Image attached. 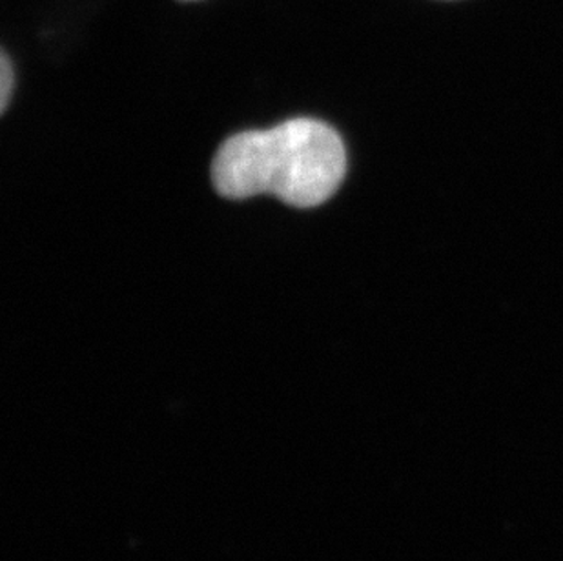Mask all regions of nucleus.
I'll use <instances>...</instances> for the list:
<instances>
[{"label":"nucleus","mask_w":563,"mask_h":561,"mask_svg":"<svg viewBox=\"0 0 563 561\" xmlns=\"http://www.w3.org/2000/svg\"><path fill=\"white\" fill-rule=\"evenodd\" d=\"M345 174L340 133L313 119L238 133L219 148L212 165L219 196L249 199L268 194L296 208L329 201Z\"/></svg>","instance_id":"f257e3e1"},{"label":"nucleus","mask_w":563,"mask_h":561,"mask_svg":"<svg viewBox=\"0 0 563 561\" xmlns=\"http://www.w3.org/2000/svg\"><path fill=\"white\" fill-rule=\"evenodd\" d=\"M13 86H15V69L11 66L10 57L4 54L0 61V110L2 112L10 107Z\"/></svg>","instance_id":"f03ea898"}]
</instances>
